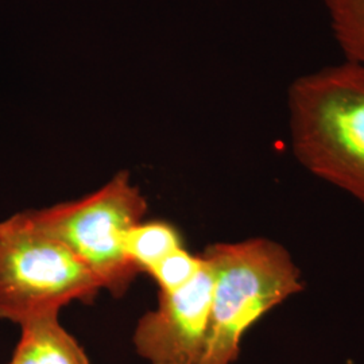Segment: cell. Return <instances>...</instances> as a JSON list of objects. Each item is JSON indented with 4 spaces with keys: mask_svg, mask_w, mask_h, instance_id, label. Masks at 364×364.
I'll return each mask as SVG.
<instances>
[{
    "mask_svg": "<svg viewBox=\"0 0 364 364\" xmlns=\"http://www.w3.org/2000/svg\"><path fill=\"white\" fill-rule=\"evenodd\" d=\"M213 273L208 338L201 364H234L260 318L304 290L287 248L266 237L215 243L201 254Z\"/></svg>",
    "mask_w": 364,
    "mask_h": 364,
    "instance_id": "cell-2",
    "label": "cell"
},
{
    "mask_svg": "<svg viewBox=\"0 0 364 364\" xmlns=\"http://www.w3.org/2000/svg\"><path fill=\"white\" fill-rule=\"evenodd\" d=\"M182 247L181 235L168 221H141L124 237L126 255L141 273Z\"/></svg>",
    "mask_w": 364,
    "mask_h": 364,
    "instance_id": "cell-7",
    "label": "cell"
},
{
    "mask_svg": "<svg viewBox=\"0 0 364 364\" xmlns=\"http://www.w3.org/2000/svg\"><path fill=\"white\" fill-rule=\"evenodd\" d=\"M9 364H91L84 348L63 324L60 313L21 326V338Z\"/></svg>",
    "mask_w": 364,
    "mask_h": 364,
    "instance_id": "cell-6",
    "label": "cell"
},
{
    "mask_svg": "<svg viewBox=\"0 0 364 364\" xmlns=\"http://www.w3.org/2000/svg\"><path fill=\"white\" fill-rule=\"evenodd\" d=\"M203 266L201 255H193L182 247L159 260L147 274L156 281L159 293H174L188 287L203 270Z\"/></svg>",
    "mask_w": 364,
    "mask_h": 364,
    "instance_id": "cell-9",
    "label": "cell"
},
{
    "mask_svg": "<svg viewBox=\"0 0 364 364\" xmlns=\"http://www.w3.org/2000/svg\"><path fill=\"white\" fill-rule=\"evenodd\" d=\"M287 117L299 165L364 208V66L344 61L296 78Z\"/></svg>",
    "mask_w": 364,
    "mask_h": 364,
    "instance_id": "cell-1",
    "label": "cell"
},
{
    "mask_svg": "<svg viewBox=\"0 0 364 364\" xmlns=\"http://www.w3.org/2000/svg\"><path fill=\"white\" fill-rule=\"evenodd\" d=\"M147 209L144 193L123 170L91 195L28 212L99 279L103 290L120 297L141 273L126 255L124 237L144 221Z\"/></svg>",
    "mask_w": 364,
    "mask_h": 364,
    "instance_id": "cell-4",
    "label": "cell"
},
{
    "mask_svg": "<svg viewBox=\"0 0 364 364\" xmlns=\"http://www.w3.org/2000/svg\"><path fill=\"white\" fill-rule=\"evenodd\" d=\"M99 279L28 210L0 220V318L23 326L75 302L91 304Z\"/></svg>",
    "mask_w": 364,
    "mask_h": 364,
    "instance_id": "cell-3",
    "label": "cell"
},
{
    "mask_svg": "<svg viewBox=\"0 0 364 364\" xmlns=\"http://www.w3.org/2000/svg\"><path fill=\"white\" fill-rule=\"evenodd\" d=\"M347 63L364 66V0H321Z\"/></svg>",
    "mask_w": 364,
    "mask_h": 364,
    "instance_id": "cell-8",
    "label": "cell"
},
{
    "mask_svg": "<svg viewBox=\"0 0 364 364\" xmlns=\"http://www.w3.org/2000/svg\"><path fill=\"white\" fill-rule=\"evenodd\" d=\"M203 259V270L188 287L159 293L156 309L144 313L136 323L134 350L147 363L201 364L213 291V273Z\"/></svg>",
    "mask_w": 364,
    "mask_h": 364,
    "instance_id": "cell-5",
    "label": "cell"
}]
</instances>
